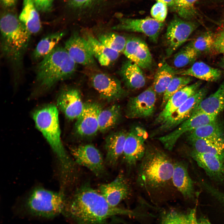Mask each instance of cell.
<instances>
[{"label":"cell","mask_w":224,"mask_h":224,"mask_svg":"<svg viewBox=\"0 0 224 224\" xmlns=\"http://www.w3.org/2000/svg\"><path fill=\"white\" fill-rule=\"evenodd\" d=\"M99 104L89 102L85 103L83 110L76 119V133L81 137L94 136L99 131L98 117L102 109Z\"/></svg>","instance_id":"5bb4252c"},{"label":"cell","mask_w":224,"mask_h":224,"mask_svg":"<svg viewBox=\"0 0 224 224\" xmlns=\"http://www.w3.org/2000/svg\"><path fill=\"white\" fill-rule=\"evenodd\" d=\"M66 202L62 193L39 187L31 192L26 206L29 211L35 215L51 218L64 212Z\"/></svg>","instance_id":"8992f818"},{"label":"cell","mask_w":224,"mask_h":224,"mask_svg":"<svg viewBox=\"0 0 224 224\" xmlns=\"http://www.w3.org/2000/svg\"><path fill=\"white\" fill-rule=\"evenodd\" d=\"M140 162L137 182L147 192L159 191L172 181L174 162L163 150L146 146L145 155Z\"/></svg>","instance_id":"7a4b0ae2"},{"label":"cell","mask_w":224,"mask_h":224,"mask_svg":"<svg viewBox=\"0 0 224 224\" xmlns=\"http://www.w3.org/2000/svg\"><path fill=\"white\" fill-rule=\"evenodd\" d=\"M198 0H174L173 7L181 17L189 20L196 14L195 4Z\"/></svg>","instance_id":"74e56055"},{"label":"cell","mask_w":224,"mask_h":224,"mask_svg":"<svg viewBox=\"0 0 224 224\" xmlns=\"http://www.w3.org/2000/svg\"><path fill=\"white\" fill-rule=\"evenodd\" d=\"M19 18L31 35L36 34L40 30V16L33 0H23L22 9Z\"/></svg>","instance_id":"4316f807"},{"label":"cell","mask_w":224,"mask_h":224,"mask_svg":"<svg viewBox=\"0 0 224 224\" xmlns=\"http://www.w3.org/2000/svg\"><path fill=\"white\" fill-rule=\"evenodd\" d=\"M217 119L187 133V140L189 141L197 139L224 138L223 129Z\"/></svg>","instance_id":"d6a6232c"},{"label":"cell","mask_w":224,"mask_h":224,"mask_svg":"<svg viewBox=\"0 0 224 224\" xmlns=\"http://www.w3.org/2000/svg\"><path fill=\"white\" fill-rule=\"evenodd\" d=\"M38 11L46 12L51 8L54 0H33Z\"/></svg>","instance_id":"7bdbcfd3"},{"label":"cell","mask_w":224,"mask_h":224,"mask_svg":"<svg viewBox=\"0 0 224 224\" xmlns=\"http://www.w3.org/2000/svg\"><path fill=\"white\" fill-rule=\"evenodd\" d=\"M213 43V33L208 31L194 39L189 44L199 55L212 50Z\"/></svg>","instance_id":"8d00e7d4"},{"label":"cell","mask_w":224,"mask_h":224,"mask_svg":"<svg viewBox=\"0 0 224 224\" xmlns=\"http://www.w3.org/2000/svg\"><path fill=\"white\" fill-rule=\"evenodd\" d=\"M198 224H211L208 220L205 217H201L198 221Z\"/></svg>","instance_id":"7dc6e473"},{"label":"cell","mask_w":224,"mask_h":224,"mask_svg":"<svg viewBox=\"0 0 224 224\" xmlns=\"http://www.w3.org/2000/svg\"><path fill=\"white\" fill-rule=\"evenodd\" d=\"M161 224H189L187 216L171 210L164 214Z\"/></svg>","instance_id":"f35d334b"},{"label":"cell","mask_w":224,"mask_h":224,"mask_svg":"<svg viewBox=\"0 0 224 224\" xmlns=\"http://www.w3.org/2000/svg\"><path fill=\"white\" fill-rule=\"evenodd\" d=\"M86 37L94 58L101 66H108L118 58L119 52L106 46L91 35H87Z\"/></svg>","instance_id":"f1b7e54d"},{"label":"cell","mask_w":224,"mask_h":224,"mask_svg":"<svg viewBox=\"0 0 224 224\" xmlns=\"http://www.w3.org/2000/svg\"><path fill=\"white\" fill-rule=\"evenodd\" d=\"M120 73L125 85L130 89L140 88L145 84L146 79L141 68L129 60L122 64Z\"/></svg>","instance_id":"d4e9b609"},{"label":"cell","mask_w":224,"mask_h":224,"mask_svg":"<svg viewBox=\"0 0 224 224\" xmlns=\"http://www.w3.org/2000/svg\"><path fill=\"white\" fill-rule=\"evenodd\" d=\"M63 31L49 34L42 38L38 42L32 53L35 60L42 59L49 53L65 35Z\"/></svg>","instance_id":"1f68e13d"},{"label":"cell","mask_w":224,"mask_h":224,"mask_svg":"<svg viewBox=\"0 0 224 224\" xmlns=\"http://www.w3.org/2000/svg\"><path fill=\"white\" fill-rule=\"evenodd\" d=\"M99 0H68L73 7L82 9L90 7L95 5Z\"/></svg>","instance_id":"b9f144b4"},{"label":"cell","mask_w":224,"mask_h":224,"mask_svg":"<svg viewBox=\"0 0 224 224\" xmlns=\"http://www.w3.org/2000/svg\"><path fill=\"white\" fill-rule=\"evenodd\" d=\"M167 6L163 2L157 1L151 10V14L152 18L159 22L163 23L167 15Z\"/></svg>","instance_id":"60d3db41"},{"label":"cell","mask_w":224,"mask_h":224,"mask_svg":"<svg viewBox=\"0 0 224 224\" xmlns=\"http://www.w3.org/2000/svg\"><path fill=\"white\" fill-rule=\"evenodd\" d=\"M123 53L128 60L141 68L148 69L152 67V54L146 43L139 37H132L127 39Z\"/></svg>","instance_id":"2e32d148"},{"label":"cell","mask_w":224,"mask_h":224,"mask_svg":"<svg viewBox=\"0 0 224 224\" xmlns=\"http://www.w3.org/2000/svg\"><path fill=\"white\" fill-rule=\"evenodd\" d=\"M127 133L124 131H119L110 134L106 138L105 161L109 165L115 164L123 155Z\"/></svg>","instance_id":"603a6c76"},{"label":"cell","mask_w":224,"mask_h":224,"mask_svg":"<svg viewBox=\"0 0 224 224\" xmlns=\"http://www.w3.org/2000/svg\"><path fill=\"white\" fill-rule=\"evenodd\" d=\"M164 26L159 22L150 17L143 19L122 18L119 23L112 28L117 31L136 32L147 36L152 42L156 43Z\"/></svg>","instance_id":"8fae6325"},{"label":"cell","mask_w":224,"mask_h":224,"mask_svg":"<svg viewBox=\"0 0 224 224\" xmlns=\"http://www.w3.org/2000/svg\"><path fill=\"white\" fill-rule=\"evenodd\" d=\"M91 81L100 96L107 101L119 100L127 95L119 81L106 73H95L91 77Z\"/></svg>","instance_id":"9a60e30c"},{"label":"cell","mask_w":224,"mask_h":224,"mask_svg":"<svg viewBox=\"0 0 224 224\" xmlns=\"http://www.w3.org/2000/svg\"><path fill=\"white\" fill-rule=\"evenodd\" d=\"M224 109V81L215 92L201 101L193 114L203 113L217 117Z\"/></svg>","instance_id":"cb8c5ba5"},{"label":"cell","mask_w":224,"mask_h":224,"mask_svg":"<svg viewBox=\"0 0 224 224\" xmlns=\"http://www.w3.org/2000/svg\"><path fill=\"white\" fill-rule=\"evenodd\" d=\"M172 181L184 198H191L194 197V182L189 174L187 165L184 161L174 162Z\"/></svg>","instance_id":"7402d4cb"},{"label":"cell","mask_w":224,"mask_h":224,"mask_svg":"<svg viewBox=\"0 0 224 224\" xmlns=\"http://www.w3.org/2000/svg\"><path fill=\"white\" fill-rule=\"evenodd\" d=\"M207 92L206 88L200 89L174 111L162 124L151 134L153 138L175 128L191 116Z\"/></svg>","instance_id":"52a82bcc"},{"label":"cell","mask_w":224,"mask_h":224,"mask_svg":"<svg viewBox=\"0 0 224 224\" xmlns=\"http://www.w3.org/2000/svg\"><path fill=\"white\" fill-rule=\"evenodd\" d=\"M1 48L2 56L15 66L20 65L31 35L14 13L1 17Z\"/></svg>","instance_id":"277c9868"},{"label":"cell","mask_w":224,"mask_h":224,"mask_svg":"<svg viewBox=\"0 0 224 224\" xmlns=\"http://www.w3.org/2000/svg\"><path fill=\"white\" fill-rule=\"evenodd\" d=\"M179 72L175 68L164 62L158 68L154 77L152 86L156 94L163 95L171 81Z\"/></svg>","instance_id":"f546056e"},{"label":"cell","mask_w":224,"mask_h":224,"mask_svg":"<svg viewBox=\"0 0 224 224\" xmlns=\"http://www.w3.org/2000/svg\"><path fill=\"white\" fill-rule=\"evenodd\" d=\"M220 65L221 67L224 68V56L222 58L220 62Z\"/></svg>","instance_id":"c3c4849f"},{"label":"cell","mask_w":224,"mask_h":224,"mask_svg":"<svg viewBox=\"0 0 224 224\" xmlns=\"http://www.w3.org/2000/svg\"><path fill=\"white\" fill-rule=\"evenodd\" d=\"M121 116V109L118 105L102 109L98 117L99 131L105 133L112 129L119 122Z\"/></svg>","instance_id":"4dcf8cb0"},{"label":"cell","mask_w":224,"mask_h":224,"mask_svg":"<svg viewBox=\"0 0 224 224\" xmlns=\"http://www.w3.org/2000/svg\"><path fill=\"white\" fill-rule=\"evenodd\" d=\"M190 155L211 179L218 182L224 181V162L218 157L192 150L190 152Z\"/></svg>","instance_id":"44dd1931"},{"label":"cell","mask_w":224,"mask_h":224,"mask_svg":"<svg viewBox=\"0 0 224 224\" xmlns=\"http://www.w3.org/2000/svg\"><path fill=\"white\" fill-rule=\"evenodd\" d=\"M148 137L147 131L139 126H135L127 133L123 155L129 167L135 166L144 156L146 148L145 143Z\"/></svg>","instance_id":"9c48e42d"},{"label":"cell","mask_w":224,"mask_h":224,"mask_svg":"<svg viewBox=\"0 0 224 224\" xmlns=\"http://www.w3.org/2000/svg\"><path fill=\"white\" fill-rule=\"evenodd\" d=\"M97 39L106 46L119 53L123 52L127 41L124 36L112 32L100 34Z\"/></svg>","instance_id":"836d02e7"},{"label":"cell","mask_w":224,"mask_h":224,"mask_svg":"<svg viewBox=\"0 0 224 224\" xmlns=\"http://www.w3.org/2000/svg\"><path fill=\"white\" fill-rule=\"evenodd\" d=\"M16 2L17 0H1L2 6L7 8H11L15 7Z\"/></svg>","instance_id":"f6af8a7d"},{"label":"cell","mask_w":224,"mask_h":224,"mask_svg":"<svg viewBox=\"0 0 224 224\" xmlns=\"http://www.w3.org/2000/svg\"><path fill=\"white\" fill-rule=\"evenodd\" d=\"M201 84V81H198L186 86L173 95L155 119L154 124L160 125L163 123L174 111L200 89Z\"/></svg>","instance_id":"ffe728a7"},{"label":"cell","mask_w":224,"mask_h":224,"mask_svg":"<svg viewBox=\"0 0 224 224\" xmlns=\"http://www.w3.org/2000/svg\"><path fill=\"white\" fill-rule=\"evenodd\" d=\"M193 80L192 77L187 76H175L170 82L163 94L161 107L163 108L168 100L175 93L188 85Z\"/></svg>","instance_id":"e575fe53"},{"label":"cell","mask_w":224,"mask_h":224,"mask_svg":"<svg viewBox=\"0 0 224 224\" xmlns=\"http://www.w3.org/2000/svg\"><path fill=\"white\" fill-rule=\"evenodd\" d=\"M178 74L194 77L201 80L215 82L222 75L220 69L213 68L203 62H196L189 68L179 71Z\"/></svg>","instance_id":"484cf974"},{"label":"cell","mask_w":224,"mask_h":224,"mask_svg":"<svg viewBox=\"0 0 224 224\" xmlns=\"http://www.w3.org/2000/svg\"><path fill=\"white\" fill-rule=\"evenodd\" d=\"M156 1H160L166 4L167 6L172 7L174 5V0H156Z\"/></svg>","instance_id":"bcb514c9"},{"label":"cell","mask_w":224,"mask_h":224,"mask_svg":"<svg viewBox=\"0 0 224 224\" xmlns=\"http://www.w3.org/2000/svg\"><path fill=\"white\" fill-rule=\"evenodd\" d=\"M64 47L76 63L86 66L94 65V57L85 38L74 33L66 41Z\"/></svg>","instance_id":"e0dca14e"},{"label":"cell","mask_w":224,"mask_h":224,"mask_svg":"<svg viewBox=\"0 0 224 224\" xmlns=\"http://www.w3.org/2000/svg\"><path fill=\"white\" fill-rule=\"evenodd\" d=\"M156 95L152 86L138 95L130 97L126 107V117L138 119L152 116L155 109Z\"/></svg>","instance_id":"4fadbf2b"},{"label":"cell","mask_w":224,"mask_h":224,"mask_svg":"<svg viewBox=\"0 0 224 224\" xmlns=\"http://www.w3.org/2000/svg\"><path fill=\"white\" fill-rule=\"evenodd\" d=\"M71 152L77 164L86 167L97 176L105 172L103 156L95 146L87 144L72 148Z\"/></svg>","instance_id":"7c38bea8"},{"label":"cell","mask_w":224,"mask_h":224,"mask_svg":"<svg viewBox=\"0 0 224 224\" xmlns=\"http://www.w3.org/2000/svg\"><path fill=\"white\" fill-rule=\"evenodd\" d=\"M74 224H105L120 215L133 216V211L110 205L98 191L89 184L78 188L66 202L64 212Z\"/></svg>","instance_id":"6da1fadb"},{"label":"cell","mask_w":224,"mask_h":224,"mask_svg":"<svg viewBox=\"0 0 224 224\" xmlns=\"http://www.w3.org/2000/svg\"><path fill=\"white\" fill-rule=\"evenodd\" d=\"M58 114L56 107L49 104L35 110L33 113V118L36 127L56 156L63 175L69 178L74 173L75 166L74 161L67 153L61 140Z\"/></svg>","instance_id":"3957f363"},{"label":"cell","mask_w":224,"mask_h":224,"mask_svg":"<svg viewBox=\"0 0 224 224\" xmlns=\"http://www.w3.org/2000/svg\"><path fill=\"white\" fill-rule=\"evenodd\" d=\"M76 63L64 47L57 46L43 57L36 69V80L45 90L74 74Z\"/></svg>","instance_id":"5b68a950"},{"label":"cell","mask_w":224,"mask_h":224,"mask_svg":"<svg viewBox=\"0 0 224 224\" xmlns=\"http://www.w3.org/2000/svg\"><path fill=\"white\" fill-rule=\"evenodd\" d=\"M213 35L214 43L212 50L224 55V19L219 23Z\"/></svg>","instance_id":"ab89813d"},{"label":"cell","mask_w":224,"mask_h":224,"mask_svg":"<svg viewBox=\"0 0 224 224\" xmlns=\"http://www.w3.org/2000/svg\"><path fill=\"white\" fill-rule=\"evenodd\" d=\"M98 191L110 205L117 207L129 196L130 189L124 175L120 174L111 182L100 185Z\"/></svg>","instance_id":"ac0fdd59"},{"label":"cell","mask_w":224,"mask_h":224,"mask_svg":"<svg viewBox=\"0 0 224 224\" xmlns=\"http://www.w3.org/2000/svg\"><path fill=\"white\" fill-rule=\"evenodd\" d=\"M217 117L203 113H193L172 132L156 139L165 149L171 151L178 139L183 134L213 121L217 119Z\"/></svg>","instance_id":"30bf717a"},{"label":"cell","mask_w":224,"mask_h":224,"mask_svg":"<svg viewBox=\"0 0 224 224\" xmlns=\"http://www.w3.org/2000/svg\"><path fill=\"white\" fill-rule=\"evenodd\" d=\"M59 109L69 120L77 119L82 113L85 104L79 91L69 88L63 91L57 100Z\"/></svg>","instance_id":"d6986e66"},{"label":"cell","mask_w":224,"mask_h":224,"mask_svg":"<svg viewBox=\"0 0 224 224\" xmlns=\"http://www.w3.org/2000/svg\"><path fill=\"white\" fill-rule=\"evenodd\" d=\"M199 54L188 44L175 55L173 64L177 68L185 67L194 62Z\"/></svg>","instance_id":"d590c367"},{"label":"cell","mask_w":224,"mask_h":224,"mask_svg":"<svg viewBox=\"0 0 224 224\" xmlns=\"http://www.w3.org/2000/svg\"><path fill=\"white\" fill-rule=\"evenodd\" d=\"M198 26L196 22L184 21L175 16L169 24L165 34L167 56H170L185 42Z\"/></svg>","instance_id":"ba28073f"},{"label":"cell","mask_w":224,"mask_h":224,"mask_svg":"<svg viewBox=\"0 0 224 224\" xmlns=\"http://www.w3.org/2000/svg\"><path fill=\"white\" fill-rule=\"evenodd\" d=\"M196 208L192 209L187 215L189 224H198L196 215Z\"/></svg>","instance_id":"ee69618b"},{"label":"cell","mask_w":224,"mask_h":224,"mask_svg":"<svg viewBox=\"0 0 224 224\" xmlns=\"http://www.w3.org/2000/svg\"><path fill=\"white\" fill-rule=\"evenodd\" d=\"M188 142L192 150L214 155L224 162V138L197 139Z\"/></svg>","instance_id":"83f0119b"}]
</instances>
